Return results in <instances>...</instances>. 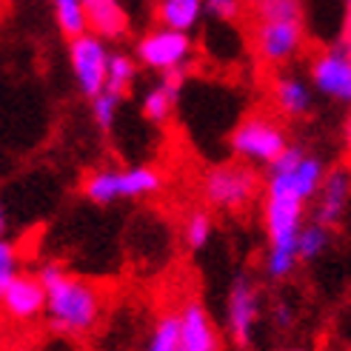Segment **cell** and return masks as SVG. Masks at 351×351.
Masks as SVG:
<instances>
[{
	"instance_id": "obj_1",
	"label": "cell",
	"mask_w": 351,
	"mask_h": 351,
	"mask_svg": "<svg viewBox=\"0 0 351 351\" xmlns=\"http://www.w3.org/2000/svg\"><path fill=\"white\" fill-rule=\"evenodd\" d=\"M326 171L328 166L320 154H311L294 143L269 166V178L263 183V271L271 283H283L300 266L297 237L306 226V208L317 195Z\"/></svg>"
},
{
	"instance_id": "obj_2",
	"label": "cell",
	"mask_w": 351,
	"mask_h": 351,
	"mask_svg": "<svg viewBox=\"0 0 351 351\" xmlns=\"http://www.w3.org/2000/svg\"><path fill=\"white\" fill-rule=\"evenodd\" d=\"M38 277L46 286V323L60 337L80 340L92 335L106 311L103 289L92 280L69 271L63 263L49 260L38 269Z\"/></svg>"
},
{
	"instance_id": "obj_3",
	"label": "cell",
	"mask_w": 351,
	"mask_h": 351,
	"mask_svg": "<svg viewBox=\"0 0 351 351\" xmlns=\"http://www.w3.org/2000/svg\"><path fill=\"white\" fill-rule=\"evenodd\" d=\"M166 186L163 171L152 163L126 169H95L83 178L80 191L92 206H112L117 200H149Z\"/></svg>"
},
{
	"instance_id": "obj_4",
	"label": "cell",
	"mask_w": 351,
	"mask_h": 351,
	"mask_svg": "<svg viewBox=\"0 0 351 351\" xmlns=\"http://www.w3.org/2000/svg\"><path fill=\"white\" fill-rule=\"evenodd\" d=\"M263 191V180L257 174V166H249L243 160H226L215 163L203 171L200 178V197L203 206L215 208L223 215L245 212L257 195Z\"/></svg>"
},
{
	"instance_id": "obj_5",
	"label": "cell",
	"mask_w": 351,
	"mask_h": 351,
	"mask_svg": "<svg viewBox=\"0 0 351 351\" xmlns=\"http://www.w3.org/2000/svg\"><path fill=\"white\" fill-rule=\"evenodd\" d=\"M291 146L286 126L269 112H252L245 114L229 134V152L234 160L249 166H271L280 154Z\"/></svg>"
},
{
	"instance_id": "obj_6",
	"label": "cell",
	"mask_w": 351,
	"mask_h": 351,
	"mask_svg": "<svg viewBox=\"0 0 351 351\" xmlns=\"http://www.w3.org/2000/svg\"><path fill=\"white\" fill-rule=\"evenodd\" d=\"M306 43V26L303 12L289 14H257L254 26V55L260 63L271 69L291 63L303 51Z\"/></svg>"
},
{
	"instance_id": "obj_7",
	"label": "cell",
	"mask_w": 351,
	"mask_h": 351,
	"mask_svg": "<svg viewBox=\"0 0 351 351\" xmlns=\"http://www.w3.org/2000/svg\"><path fill=\"white\" fill-rule=\"evenodd\" d=\"M195 51L197 46L189 32L166 29V26H152L134 40L137 63L154 75H169V72H178V69H189Z\"/></svg>"
},
{
	"instance_id": "obj_8",
	"label": "cell",
	"mask_w": 351,
	"mask_h": 351,
	"mask_svg": "<svg viewBox=\"0 0 351 351\" xmlns=\"http://www.w3.org/2000/svg\"><path fill=\"white\" fill-rule=\"evenodd\" d=\"M260 317H263V291L257 280L252 274H237L229 291H226V308H223L226 337L237 348H252Z\"/></svg>"
},
{
	"instance_id": "obj_9",
	"label": "cell",
	"mask_w": 351,
	"mask_h": 351,
	"mask_svg": "<svg viewBox=\"0 0 351 351\" xmlns=\"http://www.w3.org/2000/svg\"><path fill=\"white\" fill-rule=\"evenodd\" d=\"M66 58H69L72 80L86 100L106 92V75H109V58H112L109 40H103L95 32L77 34V38L66 40Z\"/></svg>"
},
{
	"instance_id": "obj_10",
	"label": "cell",
	"mask_w": 351,
	"mask_h": 351,
	"mask_svg": "<svg viewBox=\"0 0 351 351\" xmlns=\"http://www.w3.org/2000/svg\"><path fill=\"white\" fill-rule=\"evenodd\" d=\"M308 83L320 97L351 106V49L331 43L308 60Z\"/></svg>"
},
{
	"instance_id": "obj_11",
	"label": "cell",
	"mask_w": 351,
	"mask_h": 351,
	"mask_svg": "<svg viewBox=\"0 0 351 351\" xmlns=\"http://www.w3.org/2000/svg\"><path fill=\"white\" fill-rule=\"evenodd\" d=\"M0 314L17 326H29L46 317V286L38 271H21L6 294L0 297Z\"/></svg>"
},
{
	"instance_id": "obj_12",
	"label": "cell",
	"mask_w": 351,
	"mask_h": 351,
	"mask_svg": "<svg viewBox=\"0 0 351 351\" xmlns=\"http://www.w3.org/2000/svg\"><path fill=\"white\" fill-rule=\"evenodd\" d=\"M180 314V351H226L223 335L197 297H186Z\"/></svg>"
},
{
	"instance_id": "obj_13",
	"label": "cell",
	"mask_w": 351,
	"mask_h": 351,
	"mask_svg": "<svg viewBox=\"0 0 351 351\" xmlns=\"http://www.w3.org/2000/svg\"><path fill=\"white\" fill-rule=\"evenodd\" d=\"M348 203H351V169L335 166L326 171L317 195H314L311 220L328 226V229H337L348 212Z\"/></svg>"
},
{
	"instance_id": "obj_14",
	"label": "cell",
	"mask_w": 351,
	"mask_h": 351,
	"mask_svg": "<svg viewBox=\"0 0 351 351\" xmlns=\"http://www.w3.org/2000/svg\"><path fill=\"white\" fill-rule=\"evenodd\" d=\"M183 86H186V69L160 75V80L149 86L143 100H140V114H143V120L152 123V126H166L180 103Z\"/></svg>"
},
{
	"instance_id": "obj_15",
	"label": "cell",
	"mask_w": 351,
	"mask_h": 351,
	"mask_svg": "<svg viewBox=\"0 0 351 351\" xmlns=\"http://www.w3.org/2000/svg\"><path fill=\"white\" fill-rule=\"evenodd\" d=\"M314 92L308 77H297V75H277L269 86V100L271 106L289 117V120H303L314 109Z\"/></svg>"
},
{
	"instance_id": "obj_16",
	"label": "cell",
	"mask_w": 351,
	"mask_h": 351,
	"mask_svg": "<svg viewBox=\"0 0 351 351\" xmlns=\"http://www.w3.org/2000/svg\"><path fill=\"white\" fill-rule=\"evenodd\" d=\"M86 21H89V32L100 34L103 40L117 43L132 32V17L129 9L123 6V0H83Z\"/></svg>"
},
{
	"instance_id": "obj_17",
	"label": "cell",
	"mask_w": 351,
	"mask_h": 351,
	"mask_svg": "<svg viewBox=\"0 0 351 351\" xmlns=\"http://www.w3.org/2000/svg\"><path fill=\"white\" fill-rule=\"evenodd\" d=\"M206 17V0H154V23L178 32H195Z\"/></svg>"
},
{
	"instance_id": "obj_18",
	"label": "cell",
	"mask_w": 351,
	"mask_h": 351,
	"mask_svg": "<svg viewBox=\"0 0 351 351\" xmlns=\"http://www.w3.org/2000/svg\"><path fill=\"white\" fill-rule=\"evenodd\" d=\"M140 69H143V66L137 63L134 51H112L109 75H106V89L120 95V97H126L134 89V83L140 77Z\"/></svg>"
},
{
	"instance_id": "obj_19",
	"label": "cell",
	"mask_w": 351,
	"mask_h": 351,
	"mask_svg": "<svg viewBox=\"0 0 351 351\" xmlns=\"http://www.w3.org/2000/svg\"><path fill=\"white\" fill-rule=\"evenodd\" d=\"M215 234V217L208 212V206H197L183 217V229H180V237H183V245L189 252H203L208 240Z\"/></svg>"
},
{
	"instance_id": "obj_20",
	"label": "cell",
	"mask_w": 351,
	"mask_h": 351,
	"mask_svg": "<svg viewBox=\"0 0 351 351\" xmlns=\"http://www.w3.org/2000/svg\"><path fill=\"white\" fill-rule=\"evenodd\" d=\"M49 6H51V14H55V26L66 40L89 32L83 0H49Z\"/></svg>"
},
{
	"instance_id": "obj_21",
	"label": "cell",
	"mask_w": 351,
	"mask_h": 351,
	"mask_svg": "<svg viewBox=\"0 0 351 351\" xmlns=\"http://www.w3.org/2000/svg\"><path fill=\"white\" fill-rule=\"evenodd\" d=\"M143 351H180V314H178V308H169L154 320Z\"/></svg>"
},
{
	"instance_id": "obj_22",
	"label": "cell",
	"mask_w": 351,
	"mask_h": 351,
	"mask_svg": "<svg viewBox=\"0 0 351 351\" xmlns=\"http://www.w3.org/2000/svg\"><path fill=\"white\" fill-rule=\"evenodd\" d=\"M328 245H331V229L317 220H308L300 229V237H297V257H300V263H311L320 254H326Z\"/></svg>"
},
{
	"instance_id": "obj_23",
	"label": "cell",
	"mask_w": 351,
	"mask_h": 351,
	"mask_svg": "<svg viewBox=\"0 0 351 351\" xmlns=\"http://www.w3.org/2000/svg\"><path fill=\"white\" fill-rule=\"evenodd\" d=\"M120 103L123 97L114 95V92H100L97 97L89 100V112H92V120L100 132H112L114 123H117V114H120Z\"/></svg>"
},
{
	"instance_id": "obj_24",
	"label": "cell",
	"mask_w": 351,
	"mask_h": 351,
	"mask_svg": "<svg viewBox=\"0 0 351 351\" xmlns=\"http://www.w3.org/2000/svg\"><path fill=\"white\" fill-rule=\"evenodd\" d=\"M23 269H21V249H17V243L9 237H0V297L6 294L12 280Z\"/></svg>"
},
{
	"instance_id": "obj_25",
	"label": "cell",
	"mask_w": 351,
	"mask_h": 351,
	"mask_svg": "<svg viewBox=\"0 0 351 351\" xmlns=\"http://www.w3.org/2000/svg\"><path fill=\"white\" fill-rule=\"evenodd\" d=\"M245 3L249 0H206V14H212L220 23H237L245 12Z\"/></svg>"
},
{
	"instance_id": "obj_26",
	"label": "cell",
	"mask_w": 351,
	"mask_h": 351,
	"mask_svg": "<svg viewBox=\"0 0 351 351\" xmlns=\"http://www.w3.org/2000/svg\"><path fill=\"white\" fill-rule=\"evenodd\" d=\"M271 323H274L277 328H291V326H294V308H291L286 300L274 303V308H271Z\"/></svg>"
},
{
	"instance_id": "obj_27",
	"label": "cell",
	"mask_w": 351,
	"mask_h": 351,
	"mask_svg": "<svg viewBox=\"0 0 351 351\" xmlns=\"http://www.w3.org/2000/svg\"><path fill=\"white\" fill-rule=\"evenodd\" d=\"M6 229H9V215H6L3 197H0V237H6Z\"/></svg>"
},
{
	"instance_id": "obj_28",
	"label": "cell",
	"mask_w": 351,
	"mask_h": 351,
	"mask_svg": "<svg viewBox=\"0 0 351 351\" xmlns=\"http://www.w3.org/2000/svg\"><path fill=\"white\" fill-rule=\"evenodd\" d=\"M249 3L254 6V12L257 9H263V6H274V3H283V0H249Z\"/></svg>"
},
{
	"instance_id": "obj_29",
	"label": "cell",
	"mask_w": 351,
	"mask_h": 351,
	"mask_svg": "<svg viewBox=\"0 0 351 351\" xmlns=\"http://www.w3.org/2000/svg\"><path fill=\"white\" fill-rule=\"evenodd\" d=\"M283 351H314V348H308V346H289V348H283Z\"/></svg>"
},
{
	"instance_id": "obj_30",
	"label": "cell",
	"mask_w": 351,
	"mask_h": 351,
	"mask_svg": "<svg viewBox=\"0 0 351 351\" xmlns=\"http://www.w3.org/2000/svg\"><path fill=\"white\" fill-rule=\"evenodd\" d=\"M346 137L351 140V117H348V123H346Z\"/></svg>"
},
{
	"instance_id": "obj_31",
	"label": "cell",
	"mask_w": 351,
	"mask_h": 351,
	"mask_svg": "<svg viewBox=\"0 0 351 351\" xmlns=\"http://www.w3.org/2000/svg\"><path fill=\"white\" fill-rule=\"evenodd\" d=\"M0 351H3V348H0Z\"/></svg>"
}]
</instances>
